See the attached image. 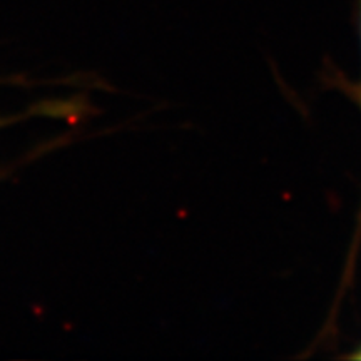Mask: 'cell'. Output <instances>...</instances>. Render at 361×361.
Listing matches in <instances>:
<instances>
[{
  "instance_id": "6da1fadb",
  "label": "cell",
  "mask_w": 361,
  "mask_h": 361,
  "mask_svg": "<svg viewBox=\"0 0 361 361\" xmlns=\"http://www.w3.org/2000/svg\"><path fill=\"white\" fill-rule=\"evenodd\" d=\"M360 13H361V0H360Z\"/></svg>"
}]
</instances>
